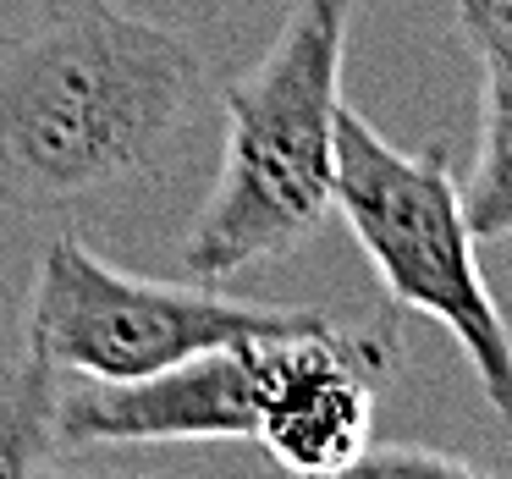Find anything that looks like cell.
Returning a JSON list of instances; mask_svg holds the SVG:
<instances>
[{
	"instance_id": "6da1fadb",
	"label": "cell",
	"mask_w": 512,
	"mask_h": 479,
	"mask_svg": "<svg viewBox=\"0 0 512 479\" xmlns=\"http://www.w3.org/2000/svg\"><path fill=\"white\" fill-rule=\"evenodd\" d=\"M210 67L188 34L116 0L0 6V204L56 210L155 177Z\"/></svg>"
},
{
	"instance_id": "7a4b0ae2",
	"label": "cell",
	"mask_w": 512,
	"mask_h": 479,
	"mask_svg": "<svg viewBox=\"0 0 512 479\" xmlns=\"http://www.w3.org/2000/svg\"><path fill=\"white\" fill-rule=\"evenodd\" d=\"M353 0H292L270 50L226 83L221 171L182 237L193 281L287 259L336 215V116Z\"/></svg>"
},
{
	"instance_id": "3957f363",
	"label": "cell",
	"mask_w": 512,
	"mask_h": 479,
	"mask_svg": "<svg viewBox=\"0 0 512 479\" xmlns=\"http://www.w3.org/2000/svg\"><path fill=\"white\" fill-rule=\"evenodd\" d=\"M336 215L369 254L391 303L452 331L485 402L512 424V325L479 270L463 193L441 144L397 149L369 116H336Z\"/></svg>"
},
{
	"instance_id": "277c9868",
	"label": "cell",
	"mask_w": 512,
	"mask_h": 479,
	"mask_svg": "<svg viewBox=\"0 0 512 479\" xmlns=\"http://www.w3.org/2000/svg\"><path fill=\"white\" fill-rule=\"evenodd\" d=\"M314 309L226 298L215 281L127 276L100 259L78 232H56L39 248L23 309V353L78 380H138L193 353L320 325Z\"/></svg>"
},
{
	"instance_id": "5b68a950",
	"label": "cell",
	"mask_w": 512,
	"mask_h": 479,
	"mask_svg": "<svg viewBox=\"0 0 512 479\" xmlns=\"http://www.w3.org/2000/svg\"><path fill=\"white\" fill-rule=\"evenodd\" d=\"M281 336V331H276ZM270 375V336L193 353L138 380H61V446H149V441H254Z\"/></svg>"
},
{
	"instance_id": "8992f818",
	"label": "cell",
	"mask_w": 512,
	"mask_h": 479,
	"mask_svg": "<svg viewBox=\"0 0 512 479\" xmlns=\"http://www.w3.org/2000/svg\"><path fill=\"white\" fill-rule=\"evenodd\" d=\"M391 369V331H342L320 320L270 336V375L254 441L287 474H347L369 446L375 386Z\"/></svg>"
},
{
	"instance_id": "52a82bcc",
	"label": "cell",
	"mask_w": 512,
	"mask_h": 479,
	"mask_svg": "<svg viewBox=\"0 0 512 479\" xmlns=\"http://www.w3.org/2000/svg\"><path fill=\"white\" fill-rule=\"evenodd\" d=\"M457 23L479 56V149L463 193L479 243L512 237V0H457Z\"/></svg>"
},
{
	"instance_id": "ba28073f",
	"label": "cell",
	"mask_w": 512,
	"mask_h": 479,
	"mask_svg": "<svg viewBox=\"0 0 512 479\" xmlns=\"http://www.w3.org/2000/svg\"><path fill=\"white\" fill-rule=\"evenodd\" d=\"M61 375L39 364L34 353L0 358V479L56 474L67 463V446L56 430Z\"/></svg>"
},
{
	"instance_id": "9c48e42d",
	"label": "cell",
	"mask_w": 512,
	"mask_h": 479,
	"mask_svg": "<svg viewBox=\"0 0 512 479\" xmlns=\"http://www.w3.org/2000/svg\"><path fill=\"white\" fill-rule=\"evenodd\" d=\"M347 474H474V463L457 452H435V446H375L369 441Z\"/></svg>"
}]
</instances>
